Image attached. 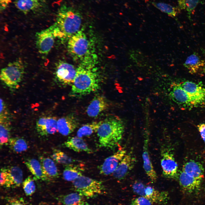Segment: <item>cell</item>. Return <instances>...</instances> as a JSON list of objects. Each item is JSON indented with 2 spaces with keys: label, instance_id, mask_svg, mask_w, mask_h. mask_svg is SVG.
Returning a JSON list of instances; mask_svg holds the SVG:
<instances>
[{
  "label": "cell",
  "instance_id": "d6a6232c",
  "mask_svg": "<svg viewBox=\"0 0 205 205\" xmlns=\"http://www.w3.org/2000/svg\"><path fill=\"white\" fill-rule=\"evenodd\" d=\"M101 122V121L94 122L83 126L77 131V136L82 138L84 136H89L94 132H97Z\"/></svg>",
  "mask_w": 205,
  "mask_h": 205
},
{
  "label": "cell",
  "instance_id": "f1b7e54d",
  "mask_svg": "<svg viewBox=\"0 0 205 205\" xmlns=\"http://www.w3.org/2000/svg\"><path fill=\"white\" fill-rule=\"evenodd\" d=\"M11 184V187L20 186L22 183L23 173L21 169L17 166L7 168Z\"/></svg>",
  "mask_w": 205,
  "mask_h": 205
},
{
  "label": "cell",
  "instance_id": "cb8c5ba5",
  "mask_svg": "<svg viewBox=\"0 0 205 205\" xmlns=\"http://www.w3.org/2000/svg\"><path fill=\"white\" fill-rule=\"evenodd\" d=\"M64 145L77 152L84 151L88 153L93 152L82 139L78 137L69 138L64 143Z\"/></svg>",
  "mask_w": 205,
  "mask_h": 205
},
{
  "label": "cell",
  "instance_id": "ac0fdd59",
  "mask_svg": "<svg viewBox=\"0 0 205 205\" xmlns=\"http://www.w3.org/2000/svg\"><path fill=\"white\" fill-rule=\"evenodd\" d=\"M145 137L142 154L143 168L146 174L151 182L153 183L156 181L157 177L153 166L149 154L148 148L149 137L146 135Z\"/></svg>",
  "mask_w": 205,
  "mask_h": 205
},
{
  "label": "cell",
  "instance_id": "f546056e",
  "mask_svg": "<svg viewBox=\"0 0 205 205\" xmlns=\"http://www.w3.org/2000/svg\"><path fill=\"white\" fill-rule=\"evenodd\" d=\"M204 3V0H178V6L181 10L187 11V16L191 20V15L197 5Z\"/></svg>",
  "mask_w": 205,
  "mask_h": 205
},
{
  "label": "cell",
  "instance_id": "277c9868",
  "mask_svg": "<svg viewBox=\"0 0 205 205\" xmlns=\"http://www.w3.org/2000/svg\"><path fill=\"white\" fill-rule=\"evenodd\" d=\"M67 47L71 56L80 64L95 65L97 57L93 45L83 31L80 30L68 39Z\"/></svg>",
  "mask_w": 205,
  "mask_h": 205
},
{
  "label": "cell",
  "instance_id": "484cf974",
  "mask_svg": "<svg viewBox=\"0 0 205 205\" xmlns=\"http://www.w3.org/2000/svg\"><path fill=\"white\" fill-rule=\"evenodd\" d=\"M83 197L76 192L60 196L57 198L62 205H83Z\"/></svg>",
  "mask_w": 205,
  "mask_h": 205
},
{
  "label": "cell",
  "instance_id": "4dcf8cb0",
  "mask_svg": "<svg viewBox=\"0 0 205 205\" xmlns=\"http://www.w3.org/2000/svg\"><path fill=\"white\" fill-rule=\"evenodd\" d=\"M151 3L157 8L172 18L176 17L181 11L178 6L174 7L163 2H151Z\"/></svg>",
  "mask_w": 205,
  "mask_h": 205
},
{
  "label": "cell",
  "instance_id": "ab89813d",
  "mask_svg": "<svg viewBox=\"0 0 205 205\" xmlns=\"http://www.w3.org/2000/svg\"><path fill=\"white\" fill-rule=\"evenodd\" d=\"M6 205H25L22 199L14 197L7 198Z\"/></svg>",
  "mask_w": 205,
  "mask_h": 205
},
{
  "label": "cell",
  "instance_id": "9a60e30c",
  "mask_svg": "<svg viewBox=\"0 0 205 205\" xmlns=\"http://www.w3.org/2000/svg\"><path fill=\"white\" fill-rule=\"evenodd\" d=\"M184 66L192 74H201L205 73V61L194 52L186 58Z\"/></svg>",
  "mask_w": 205,
  "mask_h": 205
},
{
  "label": "cell",
  "instance_id": "7bdbcfd3",
  "mask_svg": "<svg viewBox=\"0 0 205 205\" xmlns=\"http://www.w3.org/2000/svg\"><path fill=\"white\" fill-rule=\"evenodd\" d=\"M201 50L202 53L205 56V49H202Z\"/></svg>",
  "mask_w": 205,
  "mask_h": 205
},
{
  "label": "cell",
  "instance_id": "836d02e7",
  "mask_svg": "<svg viewBox=\"0 0 205 205\" xmlns=\"http://www.w3.org/2000/svg\"><path fill=\"white\" fill-rule=\"evenodd\" d=\"M52 159L57 163L65 165L72 163L76 160L68 156L63 152L58 150H54L52 155Z\"/></svg>",
  "mask_w": 205,
  "mask_h": 205
},
{
  "label": "cell",
  "instance_id": "d590c367",
  "mask_svg": "<svg viewBox=\"0 0 205 205\" xmlns=\"http://www.w3.org/2000/svg\"><path fill=\"white\" fill-rule=\"evenodd\" d=\"M0 185L7 188L11 187L9 173L7 168L3 167L0 171Z\"/></svg>",
  "mask_w": 205,
  "mask_h": 205
},
{
  "label": "cell",
  "instance_id": "e0dca14e",
  "mask_svg": "<svg viewBox=\"0 0 205 205\" xmlns=\"http://www.w3.org/2000/svg\"><path fill=\"white\" fill-rule=\"evenodd\" d=\"M78 125L77 119L73 114H70L58 120V132L67 136L73 132Z\"/></svg>",
  "mask_w": 205,
  "mask_h": 205
},
{
  "label": "cell",
  "instance_id": "ba28073f",
  "mask_svg": "<svg viewBox=\"0 0 205 205\" xmlns=\"http://www.w3.org/2000/svg\"><path fill=\"white\" fill-rule=\"evenodd\" d=\"M180 83L192 101L195 107L205 102V86L202 83L186 81Z\"/></svg>",
  "mask_w": 205,
  "mask_h": 205
},
{
  "label": "cell",
  "instance_id": "f35d334b",
  "mask_svg": "<svg viewBox=\"0 0 205 205\" xmlns=\"http://www.w3.org/2000/svg\"><path fill=\"white\" fill-rule=\"evenodd\" d=\"M8 112L5 103L3 100L0 99V120L8 118Z\"/></svg>",
  "mask_w": 205,
  "mask_h": 205
},
{
  "label": "cell",
  "instance_id": "f6af8a7d",
  "mask_svg": "<svg viewBox=\"0 0 205 205\" xmlns=\"http://www.w3.org/2000/svg\"></svg>",
  "mask_w": 205,
  "mask_h": 205
},
{
  "label": "cell",
  "instance_id": "7402d4cb",
  "mask_svg": "<svg viewBox=\"0 0 205 205\" xmlns=\"http://www.w3.org/2000/svg\"><path fill=\"white\" fill-rule=\"evenodd\" d=\"M145 197L154 204H164L167 202L169 199L168 192L159 191L150 186L145 187Z\"/></svg>",
  "mask_w": 205,
  "mask_h": 205
},
{
  "label": "cell",
  "instance_id": "8992f818",
  "mask_svg": "<svg viewBox=\"0 0 205 205\" xmlns=\"http://www.w3.org/2000/svg\"><path fill=\"white\" fill-rule=\"evenodd\" d=\"M24 68L22 62L16 60L9 63L1 70L0 79L7 86L17 88L23 78Z\"/></svg>",
  "mask_w": 205,
  "mask_h": 205
},
{
  "label": "cell",
  "instance_id": "4fadbf2b",
  "mask_svg": "<svg viewBox=\"0 0 205 205\" xmlns=\"http://www.w3.org/2000/svg\"><path fill=\"white\" fill-rule=\"evenodd\" d=\"M136 162V158L132 154H126L112 173L114 178L119 180L124 179L133 169Z\"/></svg>",
  "mask_w": 205,
  "mask_h": 205
},
{
  "label": "cell",
  "instance_id": "ee69618b",
  "mask_svg": "<svg viewBox=\"0 0 205 205\" xmlns=\"http://www.w3.org/2000/svg\"><path fill=\"white\" fill-rule=\"evenodd\" d=\"M83 205H93L90 204H89V203H87V202H85L84 204Z\"/></svg>",
  "mask_w": 205,
  "mask_h": 205
},
{
  "label": "cell",
  "instance_id": "ffe728a7",
  "mask_svg": "<svg viewBox=\"0 0 205 205\" xmlns=\"http://www.w3.org/2000/svg\"><path fill=\"white\" fill-rule=\"evenodd\" d=\"M44 181H50L59 177L58 168L54 161L47 157H41L40 158Z\"/></svg>",
  "mask_w": 205,
  "mask_h": 205
},
{
  "label": "cell",
  "instance_id": "8d00e7d4",
  "mask_svg": "<svg viewBox=\"0 0 205 205\" xmlns=\"http://www.w3.org/2000/svg\"><path fill=\"white\" fill-rule=\"evenodd\" d=\"M146 186L141 182L136 181L133 184L132 189L134 193L140 196L145 197V190Z\"/></svg>",
  "mask_w": 205,
  "mask_h": 205
},
{
  "label": "cell",
  "instance_id": "30bf717a",
  "mask_svg": "<svg viewBox=\"0 0 205 205\" xmlns=\"http://www.w3.org/2000/svg\"><path fill=\"white\" fill-rule=\"evenodd\" d=\"M169 95L173 101L184 108H191L195 107L192 101L180 83H174L172 84Z\"/></svg>",
  "mask_w": 205,
  "mask_h": 205
},
{
  "label": "cell",
  "instance_id": "4316f807",
  "mask_svg": "<svg viewBox=\"0 0 205 205\" xmlns=\"http://www.w3.org/2000/svg\"><path fill=\"white\" fill-rule=\"evenodd\" d=\"M24 163L28 169L34 176L35 180L44 181L41 165L40 162L35 159L26 160Z\"/></svg>",
  "mask_w": 205,
  "mask_h": 205
},
{
  "label": "cell",
  "instance_id": "6da1fadb",
  "mask_svg": "<svg viewBox=\"0 0 205 205\" xmlns=\"http://www.w3.org/2000/svg\"><path fill=\"white\" fill-rule=\"evenodd\" d=\"M83 18L77 9L66 4L62 5L58 11L56 21L54 24L57 37L69 39L80 30Z\"/></svg>",
  "mask_w": 205,
  "mask_h": 205
},
{
  "label": "cell",
  "instance_id": "9c48e42d",
  "mask_svg": "<svg viewBox=\"0 0 205 205\" xmlns=\"http://www.w3.org/2000/svg\"><path fill=\"white\" fill-rule=\"evenodd\" d=\"M76 69L72 64L61 61L56 67L55 74L57 79L62 83L71 85L76 76Z\"/></svg>",
  "mask_w": 205,
  "mask_h": 205
},
{
  "label": "cell",
  "instance_id": "1f68e13d",
  "mask_svg": "<svg viewBox=\"0 0 205 205\" xmlns=\"http://www.w3.org/2000/svg\"><path fill=\"white\" fill-rule=\"evenodd\" d=\"M10 148L14 152L20 153L26 151L28 145L24 139L18 137L11 138L9 144Z\"/></svg>",
  "mask_w": 205,
  "mask_h": 205
},
{
  "label": "cell",
  "instance_id": "74e56055",
  "mask_svg": "<svg viewBox=\"0 0 205 205\" xmlns=\"http://www.w3.org/2000/svg\"><path fill=\"white\" fill-rule=\"evenodd\" d=\"M153 204L146 197L140 196L133 199L131 202L130 205H153Z\"/></svg>",
  "mask_w": 205,
  "mask_h": 205
},
{
  "label": "cell",
  "instance_id": "5b68a950",
  "mask_svg": "<svg viewBox=\"0 0 205 205\" xmlns=\"http://www.w3.org/2000/svg\"><path fill=\"white\" fill-rule=\"evenodd\" d=\"M72 182L74 189L83 197L93 198L104 191L101 182L83 175Z\"/></svg>",
  "mask_w": 205,
  "mask_h": 205
},
{
  "label": "cell",
  "instance_id": "d4e9b609",
  "mask_svg": "<svg viewBox=\"0 0 205 205\" xmlns=\"http://www.w3.org/2000/svg\"><path fill=\"white\" fill-rule=\"evenodd\" d=\"M84 171V168L80 164L71 163L66 165L63 172V176L64 180L73 181L82 175Z\"/></svg>",
  "mask_w": 205,
  "mask_h": 205
},
{
  "label": "cell",
  "instance_id": "d6986e66",
  "mask_svg": "<svg viewBox=\"0 0 205 205\" xmlns=\"http://www.w3.org/2000/svg\"><path fill=\"white\" fill-rule=\"evenodd\" d=\"M108 106L105 98L101 95L94 97L87 107L86 112L88 116L92 117L98 116Z\"/></svg>",
  "mask_w": 205,
  "mask_h": 205
},
{
  "label": "cell",
  "instance_id": "b9f144b4",
  "mask_svg": "<svg viewBox=\"0 0 205 205\" xmlns=\"http://www.w3.org/2000/svg\"><path fill=\"white\" fill-rule=\"evenodd\" d=\"M11 0H0L1 11L4 10L7 7Z\"/></svg>",
  "mask_w": 205,
  "mask_h": 205
},
{
  "label": "cell",
  "instance_id": "e575fe53",
  "mask_svg": "<svg viewBox=\"0 0 205 205\" xmlns=\"http://www.w3.org/2000/svg\"><path fill=\"white\" fill-rule=\"evenodd\" d=\"M34 179L31 176H29L22 183L23 189L27 196L32 195L35 191L36 186Z\"/></svg>",
  "mask_w": 205,
  "mask_h": 205
},
{
  "label": "cell",
  "instance_id": "60d3db41",
  "mask_svg": "<svg viewBox=\"0 0 205 205\" xmlns=\"http://www.w3.org/2000/svg\"><path fill=\"white\" fill-rule=\"evenodd\" d=\"M198 130L205 143V122L200 123L197 126Z\"/></svg>",
  "mask_w": 205,
  "mask_h": 205
},
{
  "label": "cell",
  "instance_id": "44dd1931",
  "mask_svg": "<svg viewBox=\"0 0 205 205\" xmlns=\"http://www.w3.org/2000/svg\"><path fill=\"white\" fill-rule=\"evenodd\" d=\"M46 3V0H16L14 2L16 8L24 14L38 10Z\"/></svg>",
  "mask_w": 205,
  "mask_h": 205
},
{
  "label": "cell",
  "instance_id": "2e32d148",
  "mask_svg": "<svg viewBox=\"0 0 205 205\" xmlns=\"http://www.w3.org/2000/svg\"><path fill=\"white\" fill-rule=\"evenodd\" d=\"M202 180L192 177L183 171L179 177L181 188L185 192L189 194L196 192L199 190Z\"/></svg>",
  "mask_w": 205,
  "mask_h": 205
},
{
  "label": "cell",
  "instance_id": "83f0119b",
  "mask_svg": "<svg viewBox=\"0 0 205 205\" xmlns=\"http://www.w3.org/2000/svg\"><path fill=\"white\" fill-rule=\"evenodd\" d=\"M11 127L8 119L0 120V147L7 145L11 138Z\"/></svg>",
  "mask_w": 205,
  "mask_h": 205
},
{
  "label": "cell",
  "instance_id": "52a82bcc",
  "mask_svg": "<svg viewBox=\"0 0 205 205\" xmlns=\"http://www.w3.org/2000/svg\"><path fill=\"white\" fill-rule=\"evenodd\" d=\"M56 37L53 25L37 33L36 46L39 52L42 54H47L52 48Z\"/></svg>",
  "mask_w": 205,
  "mask_h": 205
},
{
  "label": "cell",
  "instance_id": "8fae6325",
  "mask_svg": "<svg viewBox=\"0 0 205 205\" xmlns=\"http://www.w3.org/2000/svg\"><path fill=\"white\" fill-rule=\"evenodd\" d=\"M126 151L120 148L115 153L105 159L99 168L100 173L104 175L113 173L126 154Z\"/></svg>",
  "mask_w": 205,
  "mask_h": 205
},
{
  "label": "cell",
  "instance_id": "3957f363",
  "mask_svg": "<svg viewBox=\"0 0 205 205\" xmlns=\"http://www.w3.org/2000/svg\"><path fill=\"white\" fill-rule=\"evenodd\" d=\"M124 131L123 121L116 116L101 121L97 133L100 147L113 149L118 146Z\"/></svg>",
  "mask_w": 205,
  "mask_h": 205
},
{
  "label": "cell",
  "instance_id": "7c38bea8",
  "mask_svg": "<svg viewBox=\"0 0 205 205\" xmlns=\"http://www.w3.org/2000/svg\"><path fill=\"white\" fill-rule=\"evenodd\" d=\"M161 164L163 176L167 178H176L178 166L173 155L168 151L161 153Z\"/></svg>",
  "mask_w": 205,
  "mask_h": 205
},
{
  "label": "cell",
  "instance_id": "5bb4252c",
  "mask_svg": "<svg viewBox=\"0 0 205 205\" xmlns=\"http://www.w3.org/2000/svg\"><path fill=\"white\" fill-rule=\"evenodd\" d=\"M57 120L54 117H42L39 118L36 123L38 133L44 136L53 134L58 132Z\"/></svg>",
  "mask_w": 205,
  "mask_h": 205
},
{
  "label": "cell",
  "instance_id": "603a6c76",
  "mask_svg": "<svg viewBox=\"0 0 205 205\" xmlns=\"http://www.w3.org/2000/svg\"><path fill=\"white\" fill-rule=\"evenodd\" d=\"M189 175L194 178L202 179L204 177V169L199 162L190 160L183 165V170Z\"/></svg>",
  "mask_w": 205,
  "mask_h": 205
},
{
  "label": "cell",
  "instance_id": "7a4b0ae2",
  "mask_svg": "<svg viewBox=\"0 0 205 205\" xmlns=\"http://www.w3.org/2000/svg\"><path fill=\"white\" fill-rule=\"evenodd\" d=\"M94 65L80 64L76 69L70 95L80 97L89 94L100 88L99 75Z\"/></svg>",
  "mask_w": 205,
  "mask_h": 205
}]
</instances>
